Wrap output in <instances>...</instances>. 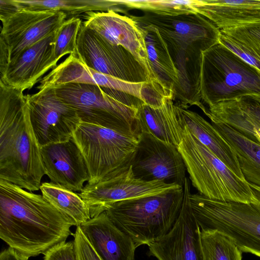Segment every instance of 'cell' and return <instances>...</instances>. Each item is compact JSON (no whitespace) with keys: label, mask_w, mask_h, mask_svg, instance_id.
Listing matches in <instances>:
<instances>
[{"label":"cell","mask_w":260,"mask_h":260,"mask_svg":"<svg viewBox=\"0 0 260 260\" xmlns=\"http://www.w3.org/2000/svg\"><path fill=\"white\" fill-rule=\"evenodd\" d=\"M0 71L10 60L39 41L56 31L67 14L53 10L17 9L8 0L0 1ZM2 73V72H1Z\"/></svg>","instance_id":"30bf717a"},{"label":"cell","mask_w":260,"mask_h":260,"mask_svg":"<svg viewBox=\"0 0 260 260\" xmlns=\"http://www.w3.org/2000/svg\"><path fill=\"white\" fill-rule=\"evenodd\" d=\"M28 259H29V257H26L24 260H28Z\"/></svg>","instance_id":"74e56055"},{"label":"cell","mask_w":260,"mask_h":260,"mask_svg":"<svg viewBox=\"0 0 260 260\" xmlns=\"http://www.w3.org/2000/svg\"><path fill=\"white\" fill-rule=\"evenodd\" d=\"M171 97L158 106L143 103L137 109L136 120L140 132L150 134L157 139L178 147L183 132L180 106Z\"/></svg>","instance_id":"44dd1931"},{"label":"cell","mask_w":260,"mask_h":260,"mask_svg":"<svg viewBox=\"0 0 260 260\" xmlns=\"http://www.w3.org/2000/svg\"><path fill=\"white\" fill-rule=\"evenodd\" d=\"M74 223L42 195L0 179V238L28 257L44 254L74 235Z\"/></svg>","instance_id":"6da1fadb"},{"label":"cell","mask_w":260,"mask_h":260,"mask_svg":"<svg viewBox=\"0 0 260 260\" xmlns=\"http://www.w3.org/2000/svg\"><path fill=\"white\" fill-rule=\"evenodd\" d=\"M254 131L255 133L256 137L258 140V142L260 144V129H254Z\"/></svg>","instance_id":"8d00e7d4"},{"label":"cell","mask_w":260,"mask_h":260,"mask_svg":"<svg viewBox=\"0 0 260 260\" xmlns=\"http://www.w3.org/2000/svg\"><path fill=\"white\" fill-rule=\"evenodd\" d=\"M69 83L94 85L119 91L142 102L149 87V83L128 82L98 72L84 64L77 56L70 55L43 77L37 88L39 90Z\"/></svg>","instance_id":"e0dca14e"},{"label":"cell","mask_w":260,"mask_h":260,"mask_svg":"<svg viewBox=\"0 0 260 260\" xmlns=\"http://www.w3.org/2000/svg\"><path fill=\"white\" fill-rule=\"evenodd\" d=\"M17 9L53 10L68 14H78L89 12H105L120 9L115 0H8Z\"/></svg>","instance_id":"83f0119b"},{"label":"cell","mask_w":260,"mask_h":260,"mask_svg":"<svg viewBox=\"0 0 260 260\" xmlns=\"http://www.w3.org/2000/svg\"><path fill=\"white\" fill-rule=\"evenodd\" d=\"M26 257L10 247L0 254V260H24Z\"/></svg>","instance_id":"836d02e7"},{"label":"cell","mask_w":260,"mask_h":260,"mask_svg":"<svg viewBox=\"0 0 260 260\" xmlns=\"http://www.w3.org/2000/svg\"><path fill=\"white\" fill-rule=\"evenodd\" d=\"M200 91L209 107L245 95L260 97V71L218 43L201 55Z\"/></svg>","instance_id":"8992f818"},{"label":"cell","mask_w":260,"mask_h":260,"mask_svg":"<svg viewBox=\"0 0 260 260\" xmlns=\"http://www.w3.org/2000/svg\"><path fill=\"white\" fill-rule=\"evenodd\" d=\"M179 215L171 230L148 246L149 255L158 260H203L201 230L189 201L190 181L185 179Z\"/></svg>","instance_id":"9a60e30c"},{"label":"cell","mask_w":260,"mask_h":260,"mask_svg":"<svg viewBox=\"0 0 260 260\" xmlns=\"http://www.w3.org/2000/svg\"><path fill=\"white\" fill-rule=\"evenodd\" d=\"M139 24L156 28L177 68L179 85L175 98L190 104L198 98L201 53L219 43L220 30L200 14L175 16L144 12L129 15Z\"/></svg>","instance_id":"3957f363"},{"label":"cell","mask_w":260,"mask_h":260,"mask_svg":"<svg viewBox=\"0 0 260 260\" xmlns=\"http://www.w3.org/2000/svg\"><path fill=\"white\" fill-rule=\"evenodd\" d=\"M51 88L71 107L81 122L112 129L138 140L136 114L143 103L129 94L97 85L69 83Z\"/></svg>","instance_id":"277c9868"},{"label":"cell","mask_w":260,"mask_h":260,"mask_svg":"<svg viewBox=\"0 0 260 260\" xmlns=\"http://www.w3.org/2000/svg\"><path fill=\"white\" fill-rule=\"evenodd\" d=\"M184 124L202 144L214 153L236 176L246 181L234 151L212 124L193 111L180 107Z\"/></svg>","instance_id":"cb8c5ba5"},{"label":"cell","mask_w":260,"mask_h":260,"mask_svg":"<svg viewBox=\"0 0 260 260\" xmlns=\"http://www.w3.org/2000/svg\"><path fill=\"white\" fill-rule=\"evenodd\" d=\"M206 18L220 30L260 25V0H207Z\"/></svg>","instance_id":"603a6c76"},{"label":"cell","mask_w":260,"mask_h":260,"mask_svg":"<svg viewBox=\"0 0 260 260\" xmlns=\"http://www.w3.org/2000/svg\"><path fill=\"white\" fill-rule=\"evenodd\" d=\"M249 185L252 189L255 197V200L253 204L260 209V187L251 183H249Z\"/></svg>","instance_id":"d590c367"},{"label":"cell","mask_w":260,"mask_h":260,"mask_svg":"<svg viewBox=\"0 0 260 260\" xmlns=\"http://www.w3.org/2000/svg\"><path fill=\"white\" fill-rule=\"evenodd\" d=\"M183 198L182 187L117 202L105 212L117 228L131 237L137 248L149 245L171 230L179 215Z\"/></svg>","instance_id":"5b68a950"},{"label":"cell","mask_w":260,"mask_h":260,"mask_svg":"<svg viewBox=\"0 0 260 260\" xmlns=\"http://www.w3.org/2000/svg\"><path fill=\"white\" fill-rule=\"evenodd\" d=\"M131 166L136 178L145 181H158L184 186L186 168L176 146L152 135H140Z\"/></svg>","instance_id":"4fadbf2b"},{"label":"cell","mask_w":260,"mask_h":260,"mask_svg":"<svg viewBox=\"0 0 260 260\" xmlns=\"http://www.w3.org/2000/svg\"><path fill=\"white\" fill-rule=\"evenodd\" d=\"M40 189L44 198L68 217L75 226L91 218L89 210L79 193L51 182L42 183Z\"/></svg>","instance_id":"4316f807"},{"label":"cell","mask_w":260,"mask_h":260,"mask_svg":"<svg viewBox=\"0 0 260 260\" xmlns=\"http://www.w3.org/2000/svg\"><path fill=\"white\" fill-rule=\"evenodd\" d=\"M43 260H78L73 241L61 242L43 254Z\"/></svg>","instance_id":"d6a6232c"},{"label":"cell","mask_w":260,"mask_h":260,"mask_svg":"<svg viewBox=\"0 0 260 260\" xmlns=\"http://www.w3.org/2000/svg\"><path fill=\"white\" fill-rule=\"evenodd\" d=\"M78 260H103L83 234L79 226L73 235Z\"/></svg>","instance_id":"1f68e13d"},{"label":"cell","mask_w":260,"mask_h":260,"mask_svg":"<svg viewBox=\"0 0 260 260\" xmlns=\"http://www.w3.org/2000/svg\"><path fill=\"white\" fill-rule=\"evenodd\" d=\"M55 32L13 57L0 73V81L23 92L40 82L51 69L50 61Z\"/></svg>","instance_id":"d6986e66"},{"label":"cell","mask_w":260,"mask_h":260,"mask_svg":"<svg viewBox=\"0 0 260 260\" xmlns=\"http://www.w3.org/2000/svg\"><path fill=\"white\" fill-rule=\"evenodd\" d=\"M177 148L189 175L190 181L200 194L216 200L254 203L255 197L249 183L234 174L191 134L184 124L182 138Z\"/></svg>","instance_id":"52a82bcc"},{"label":"cell","mask_w":260,"mask_h":260,"mask_svg":"<svg viewBox=\"0 0 260 260\" xmlns=\"http://www.w3.org/2000/svg\"><path fill=\"white\" fill-rule=\"evenodd\" d=\"M72 138L85 161L89 185L129 167L138 141L112 129L82 122L77 126Z\"/></svg>","instance_id":"9c48e42d"},{"label":"cell","mask_w":260,"mask_h":260,"mask_svg":"<svg viewBox=\"0 0 260 260\" xmlns=\"http://www.w3.org/2000/svg\"><path fill=\"white\" fill-rule=\"evenodd\" d=\"M30 120L40 147L68 141L81 121L76 112L51 88L26 94Z\"/></svg>","instance_id":"5bb4252c"},{"label":"cell","mask_w":260,"mask_h":260,"mask_svg":"<svg viewBox=\"0 0 260 260\" xmlns=\"http://www.w3.org/2000/svg\"><path fill=\"white\" fill-rule=\"evenodd\" d=\"M189 201L200 229L216 230L242 252L260 257V209L255 205L213 200L200 193H190Z\"/></svg>","instance_id":"ba28073f"},{"label":"cell","mask_w":260,"mask_h":260,"mask_svg":"<svg viewBox=\"0 0 260 260\" xmlns=\"http://www.w3.org/2000/svg\"><path fill=\"white\" fill-rule=\"evenodd\" d=\"M220 30L219 43L260 71V40L231 29Z\"/></svg>","instance_id":"f546056e"},{"label":"cell","mask_w":260,"mask_h":260,"mask_svg":"<svg viewBox=\"0 0 260 260\" xmlns=\"http://www.w3.org/2000/svg\"><path fill=\"white\" fill-rule=\"evenodd\" d=\"M235 31L260 40V25L250 27L232 29Z\"/></svg>","instance_id":"e575fe53"},{"label":"cell","mask_w":260,"mask_h":260,"mask_svg":"<svg viewBox=\"0 0 260 260\" xmlns=\"http://www.w3.org/2000/svg\"><path fill=\"white\" fill-rule=\"evenodd\" d=\"M82 24L111 44L128 50L144 67L152 83L161 86L149 63L143 29L132 17L113 10L89 12L85 13Z\"/></svg>","instance_id":"2e32d148"},{"label":"cell","mask_w":260,"mask_h":260,"mask_svg":"<svg viewBox=\"0 0 260 260\" xmlns=\"http://www.w3.org/2000/svg\"><path fill=\"white\" fill-rule=\"evenodd\" d=\"M212 123L228 124L259 144L254 129H260V97L245 95L209 107Z\"/></svg>","instance_id":"7402d4cb"},{"label":"cell","mask_w":260,"mask_h":260,"mask_svg":"<svg viewBox=\"0 0 260 260\" xmlns=\"http://www.w3.org/2000/svg\"><path fill=\"white\" fill-rule=\"evenodd\" d=\"M200 230L203 260H242V252L229 237L216 230Z\"/></svg>","instance_id":"f1b7e54d"},{"label":"cell","mask_w":260,"mask_h":260,"mask_svg":"<svg viewBox=\"0 0 260 260\" xmlns=\"http://www.w3.org/2000/svg\"><path fill=\"white\" fill-rule=\"evenodd\" d=\"M212 124L234 151L245 180L260 187V144L228 124Z\"/></svg>","instance_id":"484cf974"},{"label":"cell","mask_w":260,"mask_h":260,"mask_svg":"<svg viewBox=\"0 0 260 260\" xmlns=\"http://www.w3.org/2000/svg\"><path fill=\"white\" fill-rule=\"evenodd\" d=\"M183 187L161 181H145L136 178L132 166L94 184H86L79 193L87 207L91 218L105 212L112 204Z\"/></svg>","instance_id":"7c38bea8"},{"label":"cell","mask_w":260,"mask_h":260,"mask_svg":"<svg viewBox=\"0 0 260 260\" xmlns=\"http://www.w3.org/2000/svg\"><path fill=\"white\" fill-rule=\"evenodd\" d=\"M143 29L146 46L154 75L164 89L175 97L179 82L178 71L167 45L158 30L139 24Z\"/></svg>","instance_id":"d4e9b609"},{"label":"cell","mask_w":260,"mask_h":260,"mask_svg":"<svg viewBox=\"0 0 260 260\" xmlns=\"http://www.w3.org/2000/svg\"><path fill=\"white\" fill-rule=\"evenodd\" d=\"M44 168L50 182L73 191H81L89 180L83 155L73 138L41 147Z\"/></svg>","instance_id":"ac0fdd59"},{"label":"cell","mask_w":260,"mask_h":260,"mask_svg":"<svg viewBox=\"0 0 260 260\" xmlns=\"http://www.w3.org/2000/svg\"><path fill=\"white\" fill-rule=\"evenodd\" d=\"M79 226L103 260H135L137 247L133 239L113 223L106 212Z\"/></svg>","instance_id":"ffe728a7"},{"label":"cell","mask_w":260,"mask_h":260,"mask_svg":"<svg viewBox=\"0 0 260 260\" xmlns=\"http://www.w3.org/2000/svg\"><path fill=\"white\" fill-rule=\"evenodd\" d=\"M44 175L26 96L0 81V179L34 191Z\"/></svg>","instance_id":"7a4b0ae2"},{"label":"cell","mask_w":260,"mask_h":260,"mask_svg":"<svg viewBox=\"0 0 260 260\" xmlns=\"http://www.w3.org/2000/svg\"><path fill=\"white\" fill-rule=\"evenodd\" d=\"M82 22L80 18L72 17L66 19L56 30L50 61L52 70L63 56H77V38Z\"/></svg>","instance_id":"4dcf8cb0"},{"label":"cell","mask_w":260,"mask_h":260,"mask_svg":"<svg viewBox=\"0 0 260 260\" xmlns=\"http://www.w3.org/2000/svg\"><path fill=\"white\" fill-rule=\"evenodd\" d=\"M77 57L100 73L131 83L153 84L144 67L131 52L111 44L83 24L77 38Z\"/></svg>","instance_id":"8fae6325"}]
</instances>
